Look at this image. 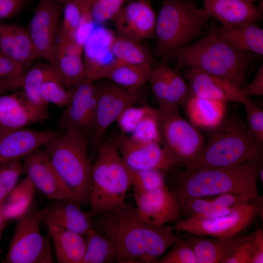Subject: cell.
Segmentation results:
<instances>
[{"instance_id":"6da1fadb","label":"cell","mask_w":263,"mask_h":263,"mask_svg":"<svg viewBox=\"0 0 263 263\" xmlns=\"http://www.w3.org/2000/svg\"><path fill=\"white\" fill-rule=\"evenodd\" d=\"M94 216V227L113 242L118 263H156L180 238L171 226L140 220L134 207L126 203Z\"/></svg>"},{"instance_id":"7a4b0ae2","label":"cell","mask_w":263,"mask_h":263,"mask_svg":"<svg viewBox=\"0 0 263 263\" xmlns=\"http://www.w3.org/2000/svg\"><path fill=\"white\" fill-rule=\"evenodd\" d=\"M262 162H249L230 168H185L174 173L168 186L181 210L195 198L230 193L250 201L259 197L257 180Z\"/></svg>"},{"instance_id":"3957f363","label":"cell","mask_w":263,"mask_h":263,"mask_svg":"<svg viewBox=\"0 0 263 263\" xmlns=\"http://www.w3.org/2000/svg\"><path fill=\"white\" fill-rule=\"evenodd\" d=\"M256 54L237 49L218 38L212 28L209 34L177 51L175 69L196 68L230 80L240 85Z\"/></svg>"},{"instance_id":"277c9868","label":"cell","mask_w":263,"mask_h":263,"mask_svg":"<svg viewBox=\"0 0 263 263\" xmlns=\"http://www.w3.org/2000/svg\"><path fill=\"white\" fill-rule=\"evenodd\" d=\"M97 151L88 191L93 217L124 204L127 192L132 186L130 169L113 144L110 141H103Z\"/></svg>"},{"instance_id":"5b68a950","label":"cell","mask_w":263,"mask_h":263,"mask_svg":"<svg viewBox=\"0 0 263 263\" xmlns=\"http://www.w3.org/2000/svg\"><path fill=\"white\" fill-rule=\"evenodd\" d=\"M215 129L199 155L185 168H230L263 162V146L249 136L241 120L223 121Z\"/></svg>"},{"instance_id":"8992f818","label":"cell","mask_w":263,"mask_h":263,"mask_svg":"<svg viewBox=\"0 0 263 263\" xmlns=\"http://www.w3.org/2000/svg\"><path fill=\"white\" fill-rule=\"evenodd\" d=\"M209 18L204 9L184 0H163L156 17L154 53L164 62L173 58L199 35Z\"/></svg>"},{"instance_id":"52a82bcc","label":"cell","mask_w":263,"mask_h":263,"mask_svg":"<svg viewBox=\"0 0 263 263\" xmlns=\"http://www.w3.org/2000/svg\"><path fill=\"white\" fill-rule=\"evenodd\" d=\"M44 147L55 169L79 204L88 202L92 165L88 154L86 134L67 130Z\"/></svg>"},{"instance_id":"ba28073f","label":"cell","mask_w":263,"mask_h":263,"mask_svg":"<svg viewBox=\"0 0 263 263\" xmlns=\"http://www.w3.org/2000/svg\"><path fill=\"white\" fill-rule=\"evenodd\" d=\"M157 110L160 144L175 166L187 167L205 146L204 136L182 116L178 105H160Z\"/></svg>"},{"instance_id":"9c48e42d","label":"cell","mask_w":263,"mask_h":263,"mask_svg":"<svg viewBox=\"0 0 263 263\" xmlns=\"http://www.w3.org/2000/svg\"><path fill=\"white\" fill-rule=\"evenodd\" d=\"M263 199L234 207L227 214L213 218L183 217L175 223L173 229L195 235L229 238L237 235L259 218H262Z\"/></svg>"},{"instance_id":"30bf717a","label":"cell","mask_w":263,"mask_h":263,"mask_svg":"<svg viewBox=\"0 0 263 263\" xmlns=\"http://www.w3.org/2000/svg\"><path fill=\"white\" fill-rule=\"evenodd\" d=\"M41 222L38 209L33 205L23 216L16 220L15 231L3 263L54 262L50 237L40 232Z\"/></svg>"},{"instance_id":"8fae6325","label":"cell","mask_w":263,"mask_h":263,"mask_svg":"<svg viewBox=\"0 0 263 263\" xmlns=\"http://www.w3.org/2000/svg\"><path fill=\"white\" fill-rule=\"evenodd\" d=\"M95 83L97 102L95 114L94 144L98 147L103 142L107 130L116 121L127 108L145 101L146 94L142 88L130 90L119 86L106 79Z\"/></svg>"},{"instance_id":"7c38bea8","label":"cell","mask_w":263,"mask_h":263,"mask_svg":"<svg viewBox=\"0 0 263 263\" xmlns=\"http://www.w3.org/2000/svg\"><path fill=\"white\" fill-rule=\"evenodd\" d=\"M62 3L56 0H39L27 28L38 57L54 66Z\"/></svg>"},{"instance_id":"4fadbf2b","label":"cell","mask_w":263,"mask_h":263,"mask_svg":"<svg viewBox=\"0 0 263 263\" xmlns=\"http://www.w3.org/2000/svg\"><path fill=\"white\" fill-rule=\"evenodd\" d=\"M110 141L130 169L166 171L175 167L159 143L139 141L121 132L114 135Z\"/></svg>"},{"instance_id":"5bb4252c","label":"cell","mask_w":263,"mask_h":263,"mask_svg":"<svg viewBox=\"0 0 263 263\" xmlns=\"http://www.w3.org/2000/svg\"><path fill=\"white\" fill-rule=\"evenodd\" d=\"M22 163L23 173L49 199H70L79 204L55 169L45 149L34 150L22 159Z\"/></svg>"},{"instance_id":"9a60e30c","label":"cell","mask_w":263,"mask_h":263,"mask_svg":"<svg viewBox=\"0 0 263 263\" xmlns=\"http://www.w3.org/2000/svg\"><path fill=\"white\" fill-rule=\"evenodd\" d=\"M94 82L85 78L71 88L70 100L60 119L61 128L73 129L86 135L93 131L97 102Z\"/></svg>"},{"instance_id":"2e32d148","label":"cell","mask_w":263,"mask_h":263,"mask_svg":"<svg viewBox=\"0 0 263 263\" xmlns=\"http://www.w3.org/2000/svg\"><path fill=\"white\" fill-rule=\"evenodd\" d=\"M133 196L135 214L145 222L163 225L183 217L180 207L166 184L148 191H134Z\"/></svg>"},{"instance_id":"e0dca14e","label":"cell","mask_w":263,"mask_h":263,"mask_svg":"<svg viewBox=\"0 0 263 263\" xmlns=\"http://www.w3.org/2000/svg\"><path fill=\"white\" fill-rule=\"evenodd\" d=\"M157 15L149 0L129 1L111 20L117 36L141 42L154 38Z\"/></svg>"},{"instance_id":"ac0fdd59","label":"cell","mask_w":263,"mask_h":263,"mask_svg":"<svg viewBox=\"0 0 263 263\" xmlns=\"http://www.w3.org/2000/svg\"><path fill=\"white\" fill-rule=\"evenodd\" d=\"M60 134L54 131H37L25 128L0 129V167L21 160L34 150L45 146Z\"/></svg>"},{"instance_id":"d6986e66","label":"cell","mask_w":263,"mask_h":263,"mask_svg":"<svg viewBox=\"0 0 263 263\" xmlns=\"http://www.w3.org/2000/svg\"><path fill=\"white\" fill-rule=\"evenodd\" d=\"M185 77L193 95L244 105L248 98L235 82L196 68H186Z\"/></svg>"},{"instance_id":"ffe728a7","label":"cell","mask_w":263,"mask_h":263,"mask_svg":"<svg viewBox=\"0 0 263 263\" xmlns=\"http://www.w3.org/2000/svg\"><path fill=\"white\" fill-rule=\"evenodd\" d=\"M49 118L47 109L37 106L22 91L0 95V129L26 128Z\"/></svg>"},{"instance_id":"44dd1931","label":"cell","mask_w":263,"mask_h":263,"mask_svg":"<svg viewBox=\"0 0 263 263\" xmlns=\"http://www.w3.org/2000/svg\"><path fill=\"white\" fill-rule=\"evenodd\" d=\"M160 105L184 104L192 95L188 83L178 72L162 61L152 68L149 81Z\"/></svg>"},{"instance_id":"7402d4cb","label":"cell","mask_w":263,"mask_h":263,"mask_svg":"<svg viewBox=\"0 0 263 263\" xmlns=\"http://www.w3.org/2000/svg\"><path fill=\"white\" fill-rule=\"evenodd\" d=\"M80 206L72 200H57L38 211L44 223L55 224L86 236L94 227L93 216L90 211H83Z\"/></svg>"},{"instance_id":"603a6c76","label":"cell","mask_w":263,"mask_h":263,"mask_svg":"<svg viewBox=\"0 0 263 263\" xmlns=\"http://www.w3.org/2000/svg\"><path fill=\"white\" fill-rule=\"evenodd\" d=\"M204 10L221 25L256 23L263 19V8L245 0H204Z\"/></svg>"},{"instance_id":"cb8c5ba5","label":"cell","mask_w":263,"mask_h":263,"mask_svg":"<svg viewBox=\"0 0 263 263\" xmlns=\"http://www.w3.org/2000/svg\"><path fill=\"white\" fill-rule=\"evenodd\" d=\"M56 68L64 86L69 89L86 78L83 45L77 40L58 39L56 51Z\"/></svg>"},{"instance_id":"d4e9b609","label":"cell","mask_w":263,"mask_h":263,"mask_svg":"<svg viewBox=\"0 0 263 263\" xmlns=\"http://www.w3.org/2000/svg\"><path fill=\"white\" fill-rule=\"evenodd\" d=\"M0 51L28 69L38 57L27 29L0 22Z\"/></svg>"},{"instance_id":"484cf974","label":"cell","mask_w":263,"mask_h":263,"mask_svg":"<svg viewBox=\"0 0 263 263\" xmlns=\"http://www.w3.org/2000/svg\"><path fill=\"white\" fill-rule=\"evenodd\" d=\"M184 233L182 237L192 247L197 263H223L249 236L248 234L229 238H209Z\"/></svg>"},{"instance_id":"4316f807","label":"cell","mask_w":263,"mask_h":263,"mask_svg":"<svg viewBox=\"0 0 263 263\" xmlns=\"http://www.w3.org/2000/svg\"><path fill=\"white\" fill-rule=\"evenodd\" d=\"M211 28L218 38L230 46L263 56V29L256 23L231 26L213 24Z\"/></svg>"},{"instance_id":"83f0119b","label":"cell","mask_w":263,"mask_h":263,"mask_svg":"<svg viewBox=\"0 0 263 263\" xmlns=\"http://www.w3.org/2000/svg\"><path fill=\"white\" fill-rule=\"evenodd\" d=\"M152 68L121 63L114 59L100 70L95 81L106 79L127 89L138 90L149 81Z\"/></svg>"},{"instance_id":"f1b7e54d","label":"cell","mask_w":263,"mask_h":263,"mask_svg":"<svg viewBox=\"0 0 263 263\" xmlns=\"http://www.w3.org/2000/svg\"><path fill=\"white\" fill-rule=\"evenodd\" d=\"M59 263H80L85 253V236L51 223H44Z\"/></svg>"},{"instance_id":"f546056e","label":"cell","mask_w":263,"mask_h":263,"mask_svg":"<svg viewBox=\"0 0 263 263\" xmlns=\"http://www.w3.org/2000/svg\"><path fill=\"white\" fill-rule=\"evenodd\" d=\"M184 104L189 122L195 127L215 129L224 121L225 102L192 95Z\"/></svg>"},{"instance_id":"4dcf8cb0","label":"cell","mask_w":263,"mask_h":263,"mask_svg":"<svg viewBox=\"0 0 263 263\" xmlns=\"http://www.w3.org/2000/svg\"><path fill=\"white\" fill-rule=\"evenodd\" d=\"M112 55L120 63L153 66L155 60L150 50L141 42L113 36L110 44Z\"/></svg>"},{"instance_id":"1f68e13d","label":"cell","mask_w":263,"mask_h":263,"mask_svg":"<svg viewBox=\"0 0 263 263\" xmlns=\"http://www.w3.org/2000/svg\"><path fill=\"white\" fill-rule=\"evenodd\" d=\"M35 187L26 176L5 199L0 210L6 221L17 220L23 216L32 206Z\"/></svg>"},{"instance_id":"d6a6232c","label":"cell","mask_w":263,"mask_h":263,"mask_svg":"<svg viewBox=\"0 0 263 263\" xmlns=\"http://www.w3.org/2000/svg\"><path fill=\"white\" fill-rule=\"evenodd\" d=\"M57 74L55 67L49 63H38L31 66L21 77L20 89L31 103L39 107L47 109L48 104L40 95V88L46 79Z\"/></svg>"},{"instance_id":"836d02e7","label":"cell","mask_w":263,"mask_h":263,"mask_svg":"<svg viewBox=\"0 0 263 263\" xmlns=\"http://www.w3.org/2000/svg\"><path fill=\"white\" fill-rule=\"evenodd\" d=\"M125 0H76L82 11L80 29L94 22L111 20L123 6Z\"/></svg>"},{"instance_id":"e575fe53","label":"cell","mask_w":263,"mask_h":263,"mask_svg":"<svg viewBox=\"0 0 263 263\" xmlns=\"http://www.w3.org/2000/svg\"><path fill=\"white\" fill-rule=\"evenodd\" d=\"M85 237L86 248L80 263H108L115 260L116 249L110 239L94 227Z\"/></svg>"},{"instance_id":"d590c367","label":"cell","mask_w":263,"mask_h":263,"mask_svg":"<svg viewBox=\"0 0 263 263\" xmlns=\"http://www.w3.org/2000/svg\"><path fill=\"white\" fill-rule=\"evenodd\" d=\"M233 208L223 207L210 199L200 197L188 200L182 212L185 217L213 218L228 214Z\"/></svg>"},{"instance_id":"8d00e7d4","label":"cell","mask_w":263,"mask_h":263,"mask_svg":"<svg viewBox=\"0 0 263 263\" xmlns=\"http://www.w3.org/2000/svg\"><path fill=\"white\" fill-rule=\"evenodd\" d=\"M81 20L82 11L76 0H69L65 2L58 39L77 40V35Z\"/></svg>"},{"instance_id":"74e56055","label":"cell","mask_w":263,"mask_h":263,"mask_svg":"<svg viewBox=\"0 0 263 263\" xmlns=\"http://www.w3.org/2000/svg\"><path fill=\"white\" fill-rule=\"evenodd\" d=\"M72 93V88L67 89L64 86L58 74L46 79L40 90L41 97L45 103H53L59 107L67 105Z\"/></svg>"},{"instance_id":"f35d334b","label":"cell","mask_w":263,"mask_h":263,"mask_svg":"<svg viewBox=\"0 0 263 263\" xmlns=\"http://www.w3.org/2000/svg\"><path fill=\"white\" fill-rule=\"evenodd\" d=\"M130 169L132 186H133L135 191H148L166 184L164 170Z\"/></svg>"},{"instance_id":"ab89813d","label":"cell","mask_w":263,"mask_h":263,"mask_svg":"<svg viewBox=\"0 0 263 263\" xmlns=\"http://www.w3.org/2000/svg\"><path fill=\"white\" fill-rule=\"evenodd\" d=\"M130 135L139 141L160 143L157 108L145 115Z\"/></svg>"},{"instance_id":"60d3db41","label":"cell","mask_w":263,"mask_h":263,"mask_svg":"<svg viewBox=\"0 0 263 263\" xmlns=\"http://www.w3.org/2000/svg\"><path fill=\"white\" fill-rule=\"evenodd\" d=\"M23 174L21 160L12 161L0 167V208L5 199Z\"/></svg>"},{"instance_id":"b9f144b4","label":"cell","mask_w":263,"mask_h":263,"mask_svg":"<svg viewBox=\"0 0 263 263\" xmlns=\"http://www.w3.org/2000/svg\"><path fill=\"white\" fill-rule=\"evenodd\" d=\"M244 105L246 112V132L257 143L263 146V109L250 98Z\"/></svg>"},{"instance_id":"7bdbcfd3","label":"cell","mask_w":263,"mask_h":263,"mask_svg":"<svg viewBox=\"0 0 263 263\" xmlns=\"http://www.w3.org/2000/svg\"><path fill=\"white\" fill-rule=\"evenodd\" d=\"M158 263H197L195 253L190 243L180 237L170 250L163 257L158 259Z\"/></svg>"},{"instance_id":"ee69618b","label":"cell","mask_w":263,"mask_h":263,"mask_svg":"<svg viewBox=\"0 0 263 263\" xmlns=\"http://www.w3.org/2000/svg\"><path fill=\"white\" fill-rule=\"evenodd\" d=\"M153 108L148 105H134L125 109L116 121L121 132L131 135L141 119Z\"/></svg>"},{"instance_id":"f6af8a7d","label":"cell","mask_w":263,"mask_h":263,"mask_svg":"<svg viewBox=\"0 0 263 263\" xmlns=\"http://www.w3.org/2000/svg\"><path fill=\"white\" fill-rule=\"evenodd\" d=\"M253 255V234L242 243L225 258L223 263H251Z\"/></svg>"},{"instance_id":"bcb514c9","label":"cell","mask_w":263,"mask_h":263,"mask_svg":"<svg viewBox=\"0 0 263 263\" xmlns=\"http://www.w3.org/2000/svg\"><path fill=\"white\" fill-rule=\"evenodd\" d=\"M243 92L246 98L263 95V65L262 64L252 81L244 88Z\"/></svg>"},{"instance_id":"7dc6e473","label":"cell","mask_w":263,"mask_h":263,"mask_svg":"<svg viewBox=\"0 0 263 263\" xmlns=\"http://www.w3.org/2000/svg\"><path fill=\"white\" fill-rule=\"evenodd\" d=\"M211 199L217 205L227 208H233L251 202L243 196L230 193L219 194Z\"/></svg>"},{"instance_id":"c3c4849f","label":"cell","mask_w":263,"mask_h":263,"mask_svg":"<svg viewBox=\"0 0 263 263\" xmlns=\"http://www.w3.org/2000/svg\"><path fill=\"white\" fill-rule=\"evenodd\" d=\"M24 0H3L0 2V22L11 18L22 8Z\"/></svg>"},{"instance_id":"681fc988","label":"cell","mask_w":263,"mask_h":263,"mask_svg":"<svg viewBox=\"0 0 263 263\" xmlns=\"http://www.w3.org/2000/svg\"><path fill=\"white\" fill-rule=\"evenodd\" d=\"M253 234V255L251 263H263V230L260 228Z\"/></svg>"},{"instance_id":"f907efd6","label":"cell","mask_w":263,"mask_h":263,"mask_svg":"<svg viewBox=\"0 0 263 263\" xmlns=\"http://www.w3.org/2000/svg\"><path fill=\"white\" fill-rule=\"evenodd\" d=\"M0 208V242L1 239L3 231L7 223Z\"/></svg>"},{"instance_id":"816d5d0a","label":"cell","mask_w":263,"mask_h":263,"mask_svg":"<svg viewBox=\"0 0 263 263\" xmlns=\"http://www.w3.org/2000/svg\"><path fill=\"white\" fill-rule=\"evenodd\" d=\"M259 178H260L261 181L262 182V184H263V168H262L261 169L259 172Z\"/></svg>"},{"instance_id":"f5cc1de1","label":"cell","mask_w":263,"mask_h":263,"mask_svg":"<svg viewBox=\"0 0 263 263\" xmlns=\"http://www.w3.org/2000/svg\"><path fill=\"white\" fill-rule=\"evenodd\" d=\"M184 0L191 5L197 6L194 2V0Z\"/></svg>"},{"instance_id":"db71d44e","label":"cell","mask_w":263,"mask_h":263,"mask_svg":"<svg viewBox=\"0 0 263 263\" xmlns=\"http://www.w3.org/2000/svg\"><path fill=\"white\" fill-rule=\"evenodd\" d=\"M245 0L253 3V2L255 1H257V0H262V1L263 0Z\"/></svg>"},{"instance_id":"11a10c76","label":"cell","mask_w":263,"mask_h":263,"mask_svg":"<svg viewBox=\"0 0 263 263\" xmlns=\"http://www.w3.org/2000/svg\"><path fill=\"white\" fill-rule=\"evenodd\" d=\"M57 0V1H60V2H66L67 1L69 0Z\"/></svg>"},{"instance_id":"9f6ffc18","label":"cell","mask_w":263,"mask_h":263,"mask_svg":"<svg viewBox=\"0 0 263 263\" xmlns=\"http://www.w3.org/2000/svg\"><path fill=\"white\" fill-rule=\"evenodd\" d=\"M129 1H132V0H129Z\"/></svg>"},{"instance_id":"6f0895ef","label":"cell","mask_w":263,"mask_h":263,"mask_svg":"<svg viewBox=\"0 0 263 263\" xmlns=\"http://www.w3.org/2000/svg\"><path fill=\"white\" fill-rule=\"evenodd\" d=\"M2 0H0V2L1 1H2Z\"/></svg>"}]
</instances>
